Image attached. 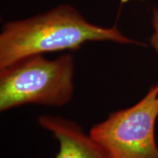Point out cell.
I'll list each match as a JSON object with an SVG mask.
<instances>
[{
    "label": "cell",
    "instance_id": "2",
    "mask_svg": "<svg viewBox=\"0 0 158 158\" xmlns=\"http://www.w3.org/2000/svg\"><path fill=\"white\" fill-rule=\"evenodd\" d=\"M75 74L71 54L53 59L35 55L0 69V111L29 104L63 107L73 98Z\"/></svg>",
    "mask_w": 158,
    "mask_h": 158
},
{
    "label": "cell",
    "instance_id": "1",
    "mask_svg": "<svg viewBox=\"0 0 158 158\" xmlns=\"http://www.w3.org/2000/svg\"><path fill=\"white\" fill-rule=\"evenodd\" d=\"M92 42L144 45L124 35L116 25L94 24L76 7L63 4L33 17L4 23L0 33V69L26 57L74 51Z\"/></svg>",
    "mask_w": 158,
    "mask_h": 158
},
{
    "label": "cell",
    "instance_id": "3",
    "mask_svg": "<svg viewBox=\"0 0 158 158\" xmlns=\"http://www.w3.org/2000/svg\"><path fill=\"white\" fill-rule=\"evenodd\" d=\"M158 83L137 103L108 115L89 135L110 158H158Z\"/></svg>",
    "mask_w": 158,
    "mask_h": 158
},
{
    "label": "cell",
    "instance_id": "5",
    "mask_svg": "<svg viewBox=\"0 0 158 158\" xmlns=\"http://www.w3.org/2000/svg\"><path fill=\"white\" fill-rule=\"evenodd\" d=\"M152 26L154 31L150 37V43L158 57V10H155L153 12Z\"/></svg>",
    "mask_w": 158,
    "mask_h": 158
},
{
    "label": "cell",
    "instance_id": "4",
    "mask_svg": "<svg viewBox=\"0 0 158 158\" xmlns=\"http://www.w3.org/2000/svg\"><path fill=\"white\" fill-rule=\"evenodd\" d=\"M37 122L58 141L59 152L55 158H110L89 133L73 120L44 114L39 116Z\"/></svg>",
    "mask_w": 158,
    "mask_h": 158
}]
</instances>
